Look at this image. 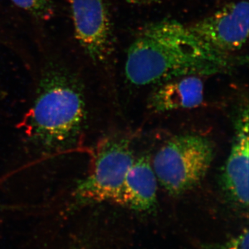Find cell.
Returning <instances> with one entry per match:
<instances>
[{"label": "cell", "instance_id": "8fae6325", "mask_svg": "<svg viewBox=\"0 0 249 249\" xmlns=\"http://www.w3.org/2000/svg\"><path fill=\"white\" fill-rule=\"evenodd\" d=\"M249 231L246 229L238 235L222 244L210 245L206 249H249Z\"/></svg>", "mask_w": 249, "mask_h": 249}, {"label": "cell", "instance_id": "3957f363", "mask_svg": "<svg viewBox=\"0 0 249 249\" xmlns=\"http://www.w3.org/2000/svg\"><path fill=\"white\" fill-rule=\"evenodd\" d=\"M214 157V145L209 139L198 134H182L160 147L152 165L160 186L171 196H178L200 182Z\"/></svg>", "mask_w": 249, "mask_h": 249}, {"label": "cell", "instance_id": "ba28073f", "mask_svg": "<svg viewBox=\"0 0 249 249\" xmlns=\"http://www.w3.org/2000/svg\"><path fill=\"white\" fill-rule=\"evenodd\" d=\"M157 191L158 181L151 162L147 157H140L127 171L115 203L134 211H151L157 204Z\"/></svg>", "mask_w": 249, "mask_h": 249}, {"label": "cell", "instance_id": "6da1fadb", "mask_svg": "<svg viewBox=\"0 0 249 249\" xmlns=\"http://www.w3.org/2000/svg\"><path fill=\"white\" fill-rule=\"evenodd\" d=\"M247 60L222 55L204 45L188 25L173 19L142 29L129 46L124 65L132 85L146 86L188 76H209L232 71Z\"/></svg>", "mask_w": 249, "mask_h": 249}, {"label": "cell", "instance_id": "52a82bcc", "mask_svg": "<svg viewBox=\"0 0 249 249\" xmlns=\"http://www.w3.org/2000/svg\"><path fill=\"white\" fill-rule=\"evenodd\" d=\"M232 148L222 174L224 189L241 207L249 205V111L245 109L237 121Z\"/></svg>", "mask_w": 249, "mask_h": 249}, {"label": "cell", "instance_id": "277c9868", "mask_svg": "<svg viewBox=\"0 0 249 249\" xmlns=\"http://www.w3.org/2000/svg\"><path fill=\"white\" fill-rule=\"evenodd\" d=\"M134 159L127 139H108L98 147L89 174L72 193L76 204L115 203Z\"/></svg>", "mask_w": 249, "mask_h": 249}, {"label": "cell", "instance_id": "7c38bea8", "mask_svg": "<svg viewBox=\"0 0 249 249\" xmlns=\"http://www.w3.org/2000/svg\"><path fill=\"white\" fill-rule=\"evenodd\" d=\"M160 1H161V0H145V3H147V4H152V3H157Z\"/></svg>", "mask_w": 249, "mask_h": 249}, {"label": "cell", "instance_id": "8992f818", "mask_svg": "<svg viewBox=\"0 0 249 249\" xmlns=\"http://www.w3.org/2000/svg\"><path fill=\"white\" fill-rule=\"evenodd\" d=\"M77 42L94 63L107 61L113 49L109 12L103 0H68Z\"/></svg>", "mask_w": 249, "mask_h": 249}, {"label": "cell", "instance_id": "30bf717a", "mask_svg": "<svg viewBox=\"0 0 249 249\" xmlns=\"http://www.w3.org/2000/svg\"><path fill=\"white\" fill-rule=\"evenodd\" d=\"M14 4L34 17L49 20L55 14V6L51 0H11Z\"/></svg>", "mask_w": 249, "mask_h": 249}, {"label": "cell", "instance_id": "5b68a950", "mask_svg": "<svg viewBox=\"0 0 249 249\" xmlns=\"http://www.w3.org/2000/svg\"><path fill=\"white\" fill-rule=\"evenodd\" d=\"M249 7L246 0L229 3L188 25V29L214 52L222 55H234L248 40Z\"/></svg>", "mask_w": 249, "mask_h": 249}, {"label": "cell", "instance_id": "9c48e42d", "mask_svg": "<svg viewBox=\"0 0 249 249\" xmlns=\"http://www.w3.org/2000/svg\"><path fill=\"white\" fill-rule=\"evenodd\" d=\"M204 101V83L201 76L180 77L162 83L149 100L150 109L165 112L190 109L200 106Z\"/></svg>", "mask_w": 249, "mask_h": 249}, {"label": "cell", "instance_id": "7a4b0ae2", "mask_svg": "<svg viewBox=\"0 0 249 249\" xmlns=\"http://www.w3.org/2000/svg\"><path fill=\"white\" fill-rule=\"evenodd\" d=\"M36 89L24 122L29 140L47 153L76 147L88 114L79 75L61 58L50 57L42 65Z\"/></svg>", "mask_w": 249, "mask_h": 249}]
</instances>
